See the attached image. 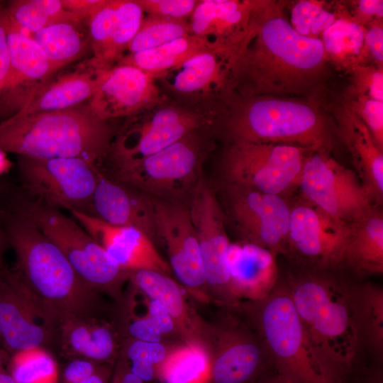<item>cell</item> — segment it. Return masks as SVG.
I'll use <instances>...</instances> for the list:
<instances>
[{"instance_id":"obj_1","label":"cell","mask_w":383,"mask_h":383,"mask_svg":"<svg viewBox=\"0 0 383 383\" xmlns=\"http://www.w3.org/2000/svg\"><path fill=\"white\" fill-rule=\"evenodd\" d=\"M326 62L321 40L299 35L272 1L242 44L235 89L248 96L301 94L322 77Z\"/></svg>"},{"instance_id":"obj_2","label":"cell","mask_w":383,"mask_h":383,"mask_svg":"<svg viewBox=\"0 0 383 383\" xmlns=\"http://www.w3.org/2000/svg\"><path fill=\"white\" fill-rule=\"evenodd\" d=\"M0 224L16 256L11 270L60 328L72 318H92L96 292L57 246L28 217L1 202Z\"/></svg>"},{"instance_id":"obj_3","label":"cell","mask_w":383,"mask_h":383,"mask_svg":"<svg viewBox=\"0 0 383 383\" xmlns=\"http://www.w3.org/2000/svg\"><path fill=\"white\" fill-rule=\"evenodd\" d=\"M286 284L324 378L345 383L360 354L354 318L356 284L316 272Z\"/></svg>"},{"instance_id":"obj_4","label":"cell","mask_w":383,"mask_h":383,"mask_svg":"<svg viewBox=\"0 0 383 383\" xmlns=\"http://www.w3.org/2000/svg\"><path fill=\"white\" fill-rule=\"evenodd\" d=\"M113 136L107 121L87 106L15 113L0 122V151L33 158L76 157L95 163L109 152Z\"/></svg>"},{"instance_id":"obj_5","label":"cell","mask_w":383,"mask_h":383,"mask_svg":"<svg viewBox=\"0 0 383 383\" xmlns=\"http://www.w3.org/2000/svg\"><path fill=\"white\" fill-rule=\"evenodd\" d=\"M0 202L31 220L96 292L114 285L128 272L72 216L32 198L18 186L0 179Z\"/></svg>"},{"instance_id":"obj_6","label":"cell","mask_w":383,"mask_h":383,"mask_svg":"<svg viewBox=\"0 0 383 383\" xmlns=\"http://www.w3.org/2000/svg\"><path fill=\"white\" fill-rule=\"evenodd\" d=\"M252 97L236 109L229 121L235 140L326 151L329 130L316 106L273 96Z\"/></svg>"},{"instance_id":"obj_7","label":"cell","mask_w":383,"mask_h":383,"mask_svg":"<svg viewBox=\"0 0 383 383\" xmlns=\"http://www.w3.org/2000/svg\"><path fill=\"white\" fill-rule=\"evenodd\" d=\"M252 311L274 368L295 383H328L310 347L286 283L278 282Z\"/></svg>"},{"instance_id":"obj_8","label":"cell","mask_w":383,"mask_h":383,"mask_svg":"<svg viewBox=\"0 0 383 383\" xmlns=\"http://www.w3.org/2000/svg\"><path fill=\"white\" fill-rule=\"evenodd\" d=\"M215 111L211 106L189 108L165 102L129 118L111 143L109 153L116 169L135 164L211 124Z\"/></svg>"},{"instance_id":"obj_9","label":"cell","mask_w":383,"mask_h":383,"mask_svg":"<svg viewBox=\"0 0 383 383\" xmlns=\"http://www.w3.org/2000/svg\"><path fill=\"white\" fill-rule=\"evenodd\" d=\"M19 188L52 208L91 216L100 170L95 163L76 158L17 156Z\"/></svg>"},{"instance_id":"obj_10","label":"cell","mask_w":383,"mask_h":383,"mask_svg":"<svg viewBox=\"0 0 383 383\" xmlns=\"http://www.w3.org/2000/svg\"><path fill=\"white\" fill-rule=\"evenodd\" d=\"M308 151L294 145L235 140L224 155L223 171L232 186L282 196L299 185Z\"/></svg>"},{"instance_id":"obj_11","label":"cell","mask_w":383,"mask_h":383,"mask_svg":"<svg viewBox=\"0 0 383 383\" xmlns=\"http://www.w3.org/2000/svg\"><path fill=\"white\" fill-rule=\"evenodd\" d=\"M299 185L308 202L347 223L376 206L357 173L325 152L306 157Z\"/></svg>"},{"instance_id":"obj_12","label":"cell","mask_w":383,"mask_h":383,"mask_svg":"<svg viewBox=\"0 0 383 383\" xmlns=\"http://www.w3.org/2000/svg\"><path fill=\"white\" fill-rule=\"evenodd\" d=\"M60 333L58 323L31 295L17 275L0 273V336L12 354L43 348Z\"/></svg>"},{"instance_id":"obj_13","label":"cell","mask_w":383,"mask_h":383,"mask_svg":"<svg viewBox=\"0 0 383 383\" xmlns=\"http://www.w3.org/2000/svg\"><path fill=\"white\" fill-rule=\"evenodd\" d=\"M240 46L218 45L155 78L172 92L197 103L226 98L236 87Z\"/></svg>"},{"instance_id":"obj_14","label":"cell","mask_w":383,"mask_h":383,"mask_svg":"<svg viewBox=\"0 0 383 383\" xmlns=\"http://www.w3.org/2000/svg\"><path fill=\"white\" fill-rule=\"evenodd\" d=\"M165 101L154 78L134 66L117 63L107 71L88 108L96 118L108 121L133 117Z\"/></svg>"},{"instance_id":"obj_15","label":"cell","mask_w":383,"mask_h":383,"mask_svg":"<svg viewBox=\"0 0 383 383\" xmlns=\"http://www.w3.org/2000/svg\"><path fill=\"white\" fill-rule=\"evenodd\" d=\"M192 132L138 162L116 169L118 182L138 190L174 191L197 170L201 157L200 141Z\"/></svg>"},{"instance_id":"obj_16","label":"cell","mask_w":383,"mask_h":383,"mask_svg":"<svg viewBox=\"0 0 383 383\" xmlns=\"http://www.w3.org/2000/svg\"><path fill=\"white\" fill-rule=\"evenodd\" d=\"M231 191V213L247 241L283 251L291 209L282 196L232 185Z\"/></svg>"},{"instance_id":"obj_17","label":"cell","mask_w":383,"mask_h":383,"mask_svg":"<svg viewBox=\"0 0 383 383\" xmlns=\"http://www.w3.org/2000/svg\"><path fill=\"white\" fill-rule=\"evenodd\" d=\"M350 223L309 202L291 209L288 240L294 250L323 268L341 263Z\"/></svg>"},{"instance_id":"obj_18","label":"cell","mask_w":383,"mask_h":383,"mask_svg":"<svg viewBox=\"0 0 383 383\" xmlns=\"http://www.w3.org/2000/svg\"><path fill=\"white\" fill-rule=\"evenodd\" d=\"M150 201L156 235L167 247L171 270L186 287L202 286L206 278L189 209L155 199Z\"/></svg>"},{"instance_id":"obj_19","label":"cell","mask_w":383,"mask_h":383,"mask_svg":"<svg viewBox=\"0 0 383 383\" xmlns=\"http://www.w3.org/2000/svg\"><path fill=\"white\" fill-rule=\"evenodd\" d=\"M194 227L206 282L227 291V252L230 241L222 209L213 192L204 182L196 187L188 208Z\"/></svg>"},{"instance_id":"obj_20","label":"cell","mask_w":383,"mask_h":383,"mask_svg":"<svg viewBox=\"0 0 383 383\" xmlns=\"http://www.w3.org/2000/svg\"><path fill=\"white\" fill-rule=\"evenodd\" d=\"M271 3L262 0H199L189 20L190 34L215 45L240 46L260 14Z\"/></svg>"},{"instance_id":"obj_21","label":"cell","mask_w":383,"mask_h":383,"mask_svg":"<svg viewBox=\"0 0 383 383\" xmlns=\"http://www.w3.org/2000/svg\"><path fill=\"white\" fill-rule=\"evenodd\" d=\"M71 216L128 272L150 270L169 274L170 265L161 257L152 239L142 231L129 226H116L84 213L70 211Z\"/></svg>"},{"instance_id":"obj_22","label":"cell","mask_w":383,"mask_h":383,"mask_svg":"<svg viewBox=\"0 0 383 383\" xmlns=\"http://www.w3.org/2000/svg\"><path fill=\"white\" fill-rule=\"evenodd\" d=\"M7 40L11 69L0 96L16 113L53 77L55 72L35 40L15 26L9 18Z\"/></svg>"},{"instance_id":"obj_23","label":"cell","mask_w":383,"mask_h":383,"mask_svg":"<svg viewBox=\"0 0 383 383\" xmlns=\"http://www.w3.org/2000/svg\"><path fill=\"white\" fill-rule=\"evenodd\" d=\"M277 255L248 241L230 243L227 252L230 296L251 301L268 296L279 282Z\"/></svg>"},{"instance_id":"obj_24","label":"cell","mask_w":383,"mask_h":383,"mask_svg":"<svg viewBox=\"0 0 383 383\" xmlns=\"http://www.w3.org/2000/svg\"><path fill=\"white\" fill-rule=\"evenodd\" d=\"M111 67L94 57L87 59L73 70L52 77L15 113L29 115L77 106L93 96Z\"/></svg>"},{"instance_id":"obj_25","label":"cell","mask_w":383,"mask_h":383,"mask_svg":"<svg viewBox=\"0 0 383 383\" xmlns=\"http://www.w3.org/2000/svg\"><path fill=\"white\" fill-rule=\"evenodd\" d=\"M91 216L113 226L138 228L151 239L156 234L150 199L102 172L93 197Z\"/></svg>"},{"instance_id":"obj_26","label":"cell","mask_w":383,"mask_h":383,"mask_svg":"<svg viewBox=\"0 0 383 383\" xmlns=\"http://www.w3.org/2000/svg\"><path fill=\"white\" fill-rule=\"evenodd\" d=\"M339 130L356 173L375 202L383 196V150L367 126L347 104L337 110Z\"/></svg>"},{"instance_id":"obj_27","label":"cell","mask_w":383,"mask_h":383,"mask_svg":"<svg viewBox=\"0 0 383 383\" xmlns=\"http://www.w3.org/2000/svg\"><path fill=\"white\" fill-rule=\"evenodd\" d=\"M211 370L214 383H252L274 368L261 339L231 334Z\"/></svg>"},{"instance_id":"obj_28","label":"cell","mask_w":383,"mask_h":383,"mask_svg":"<svg viewBox=\"0 0 383 383\" xmlns=\"http://www.w3.org/2000/svg\"><path fill=\"white\" fill-rule=\"evenodd\" d=\"M361 274L383 272V216L376 206L350 223L341 263Z\"/></svg>"},{"instance_id":"obj_29","label":"cell","mask_w":383,"mask_h":383,"mask_svg":"<svg viewBox=\"0 0 383 383\" xmlns=\"http://www.w3.org/2000/svg\"><path fill=\"white\" fill-rule=\"evenodd\" d=\"M354 318L360 351H367L377 366L383 360V289L367 282L355 284Z\"/></svg>"},{"instance_id":"obj_30","label":"cell","mask_w":383,"mask_h":383,"mask_svg":"<svg viewBox=\"0 0 383 383\" xmlns=\"http://www.w3.org/2000/svg\"><path fill=\"white\" fill-rule=\"evenodd\" d=\"M335 21L322 33L326 60L348 70L362 65L368 55L365 44V27L355 22L343 9H337Z\"/></svg>"},{"instance_id":"obj_31","label":"cell","mask_w":383,"mask_h":383,"mask_svg":"<svg viewBox=\"0 0 383 383\" xmlns=\"http://www.w3.org/2000/svg\"><path fill=\"white\" fill-rule=\"evenodd\" d=\"M215 46L218 45L189 34L152 49L128 53L117 63L134 66L155 79L190 57Z\"/></svg>"},{"instance_id":"obj_32","label":"cell","mask_w":383,"mask_h":383,"mask_svg":"<svg viewBox=\"0 0 383 383\" xmlns=\"http://www.w3.org/2000/svg\"><path fill=\"white\" fill-rule=\"evenodd\" d=\"M60 333L66 348L75 354L94 361L109 358L114 344L111 332L94 323L92 318H75L62 323Z\"/></svg>"},{"instance_id":"obj_33","label":"cell","mask_w":383,"mask_h":383,"mask_svg":"<svg viewBox=\"0 0 383 383\" xmlns=\"http://www.w3.org/2000/svg\"><path fill=\"white\" fill-rule=\"evenodd\" d=\"M79 25L53 23L31 35L55 73L79 59L85 51L87 41L79 30Z\"/></svg>"},{"instance_id":"obj_34","label":"cell","mask_w":383,"mask_h":383,"mask_svg":"<svg viewBox=\"0 0 383 383\" xmlns=\"http://www.w3.org/2000/svg\"><path fill=\"white\" fill-rule=\"evenodd\" d=\"M133 283L152 300L160 302L167 311L173 321L184 326L188 320L181 290L167 274L150 270L131 271Z\"/></svg>"},{"instance_id":"obj_35","label":"cell","mask_w":383,"mask_h":383,"mask_svg":"<svg viewBox=\"0 0 383 383\" xmlns=\"http://www.w3.org/2000/svg\"><path fill=\"white\" fill-rule=\"evenodd\" d=\"M144 12L135 0H118L110 40L103 62L113 66L123 57L138 33Z\"/></svg>"},{"instance_id":"obj_36","label":"cell","mask_w":383,"mask_h":383,"mask_svg":"<svg viewBox=\"0 0 383 383\" xmlns=\"http://www.w3.org/2000/svg\"><path fill=\"white\" fill-rule=\"evenodd\" d=\"M209 370L206 352L191 345L172 353L162 364L160 375L165 383H201Z\"/></svg>"},{"instance_id":"obj_37","label":"cell","mask_w":383,"mask_h":383,"mask_svg":"<svg viewBox=\"0 0 383 383\" xmlns=\"http://www.w3.org/2000/svg\"><path fill=\"white\" fill-rule=\"evenodd\" d=\"M9 374L15 383H56L57 379L54 358L40 347L13 353Z\"/></svg>"},{"instance_id":"obj_38","label":"cell","mask_w":383,"mask_h":383,"mask_svg":"<svg viewBox=\"0 0 383 383\" xmlns=\"http://www.w3.org/2000/svg\"><path fill=\"white\" fill-rule=\"evenodd\" d=\"M189 34V20L147 15L144 16L140 28L127 50L129 53H134L152 49Z\"/></svg>"},{"instance_id":"obj_39","label":"cell","mask_w":383,"mask_h":383,"mask_svg":"<svg viewBox=\"0 0 383 383\" xmlns=\"http://www.w3.org/2000/svg\"><path fill=\"white\" fill-rule=\"evenodd\" d=\"M324 2L301 0L296 2L291 10L290 23L301 35L320 38L322 33L335 21L338 13L330 11Z\"/></svg>"},{"instance_id":"obj_40","label":"cell","mask_w":383,"mask_h":383,"mask_svg":"<svg viewBox=\"0 0 383 383\" xmlns=\"http://www.w3.org/2000/svg\"><path fill=\"white\" fill-rule=\"evenodd\" d=\"M117 3L118 0H102L87 20L93 57L101 62L111 38Z\"/></svg>"},{"instance_id":"obj_41","label":"cell","mask_w":383,"mask_h":383,"mask_svg":"<svg viewBox=\"0 0 383 383\" xmlns=\"http://www.w3.org/2000/svg\"><path fill=\"white\" fill-rule=\"evenodd\" d=\"M174 328V321L158 301L152 300L150 304L149 316L133 322L129 326L131 335L139 340L159 342L163 333L170 332Z\"/></svg>"},{"instance_id":"obj_42","label":"cell","mask_w":383,"mask_h":383,"mask_svg":"<svg viewBox=\"0 0 383 383\" xmlns=\"http://www.w3.org/2000/svg\"><path fill=\"white\" fill-rule=\"evenodd\" d=\"M5 9L9 21L27 35L50 25L38 0L11 1Z\"/></svg>"},{"instance_id":"obj_43","label":"cell","mask_w":383,"mask_h":383,"mask_svg":"<svg viewBox=\"0 0 383 383\" xmlns=\"http://www.w3.org/2000/svg\"><path fill=\"white\" fill-rule=\"evenodd\" d=\"M349 71L352 75L350 96L364 95L383 101L382 67L359 65Z\"/></svg>"},{"instance_id":"obj_44","label":"cell","mask_w":383,"mask_h":383,"mask_svg":"<svg viewBox=\"0 0 383 383\" xmlns=\"http://www.w3.org/2000/svg\"><path fill=\"white\" fill-rule=\"evenodd\" d=\"M350 97L351 99L346 104L367 126L378 146L383 150V101L364 95Z\"/></svg>"},{"instance_id":"obj_45","label":"cell","mask_w":383,"mask_h":383,"mask_svg":"<svg viewBox=\"0 0 383 383\" xmlns=\"http://www.w3.org/2000/svg\"><path fill=\"white\" fill-rule=\"evenodd\" d=\"M144 13L178 20H189L199 0H135Z\"/></svg>"},{"instance_id":"obj_46","label":"cell","mask_w":383,"mask_h":383,"mask_svg":"<svg viewBox=\"0 0 383 383\" xmlns=\"http://www.w3.org/2000/svg\"><path fill=\"white\" fill-rule=\"evenodd\" d=\"M166 355L165 347L159 342L135 340L128 348L127 356L131 362L157 364L163 361Z\"/></svg>"},{"instance_id":"obj_47","label":"cell","mask_w":383,"mask_h":383,"mask_svg":"<svg viewBox=\"0 0 383 383\" xmlns=\"http://www.w3.org/2000/svg\"><path fill=\"white\" fill-rule=\"evenodd\" d=\"M365 44L367 54L372 57L377 66L382 67V19L374 21L365 26Z\"/></svg>"},{"instance_id":"obj_48","label":"cell","mask_w":383,"mask_h":383,"mask_svg":"<svg viewBox=\"0 0 383 383\" xmlns=\"http://www.w3.org/2000/svg\"><path fill=\"white\" fill-rule=\"evenodd\" d=\"M8 16L5 8H0V94L10 74V53L7 40Z\"/></svg>"},{"instance_id":"obj_49","label":"cell","mask_w":383,"mask_h":383,"mask_svg":"<svg viewBox=\"0 0 383 383\" xmlns=\"http://www.w3.org/2000/svg\"><path fill=\"white\" fill-rule=\"evenodd\" d=\"M354 4L352 18L365 27L368 23L382 19L383 1L382 0H360Z\"/></svg>"},{"instance_id":"obj_50","label":"cell","mask_w":383,"mask_h":383,"mask_svg":"<svg viewBox=\"0 0 383 383\" xmlns=\"http://www.w3.org/2000/svg\"><path fill=\"white\" fill-rule=\"evenodd\" d=\"M98 367L96 361L89 359L73 360L63 370V383H79L94 373Z\"/></svg>"},{"instance_id":"obj_51","label":"cell","mask_w":383,"mask_h":383,"mask_svg":"<svg viewBox=\"0 0 383 383\" xmlns=\"http://www.w3.org/2000/svg\"><path fill=\"white\" fill-rule=\"evenodd\" d=\"M61 2L67 11L77 14L84 20H88L102 0H61Z\"/></svg>"},{"instance_id":"obj_52","label":"cell","mask_w":383,"mask_h":383,"mask_svg":"<svg viewBox=\"0 0 383 383\" xmlns=\"http://www.w3.org/2000/svg\"><path fill=\"white\" fill-rule=\"evenodd\" d=\"M131 371L143 382L150 381L154 375L153 365L143 362H132Z\"/></svg>"},{"instance_id":"obj_53","label":"cell","mask_w":383,"mask_h":383,"mask_svg":"<svg viewBox=\"0 0 383 383\" xmlns=\"http://www.w3.org/2000/svg\"><path fill=\"white\" fill-rule=\"evenodd\" d=\"M252 383H295L272 368Z\"/></svg>"},{"instance_id":"obj_54","label":"cell","mask_w":383,"mask_h":383,"mask_svg":"<svg viewBox=\"0 0 383 383\" xmlns=\"http://www.w3.org/2000/svg\"><path fill=\"white\" fill-rule=\"evenodd\" d=\"M108 377L107 370L99 367L94 373L79 383H108Z\"/></svg>"},{"instance_id":"obj_55","label":"cell","mask_w":383,"mask_h":383,"mask_svg":"<svg viewBox=\"0 0 383 383\" xmlns=\"http://www.w3.org/2000/svg\"><path fill=\"white\" fill-rule=\"evenodd\" d=\"M357 383H383L382 367L376 366L367 372L365 377Z\"/></svg>"},{"instance_id":"obj_56","label":"cell","mask_w":383,"mask_h":383,"mask_svg":"<svg viewBox=\"0 0 383 383\" xmlns=\"http://www.w3.org/2000/svg\"><path fill=\"white\" fill-rule=\"evenodd\" d=\"M9 247L6 233L0 224V273L5 272L8 269L4 264V257Z\"/></svg>"},{"instance_id":"obj_57","label":"cell","mask_w":383,"mask_h":383,"mask_svg":"<svg viewBox=\"0 0 383 383\" xmlns=\"http://www.w3.org/2000/svg\"><path fill=\"white\" fill-rule=\"evenodd\" d=\"M114 383H143V381L134 374L131 370L122 371L116 377Z\"/></svg>"},{"instance_id":"obj_58","label":"cell","mask_w":383,"mask_h":383,"mask_svg":"<svg viewBox=\"0 0 383 383\" xmlns=\"http://www.w3.org/2000/svg\"><path fill=\"white\" fill-rule=\"evenodd\" d=\"M9 357V352L4 348H0V372L5 371L4 365L8 361Z\"/></svg>"},{"instance_id":"obj_59","label":"cell","mask_w":383,"mask_h":383,"mask_svg":"<svg viewBox=\"0 0 383 383\" xmlns=\"http://www.w3.org/2000/svg\"><path fill=\"white\" fill-rule=\"evenodd\" d=\"M0 383H15V382L9 372L3 371L0 372Z\"/></svg>"},{"instance_id":"obj_60","label":"cell","mask_w":383,"mask_h":383,"mask_svg":"<svg viewBox=\"0 0 383 383\" xmlns=\"http://www.w3.org/2000/svg\"><path fill=\"white\" fill-rule=\"evenodd\" d=\"M0 348H4V345H3V342H2L1 336H0Z\"/></svg>"}]
</instances>
